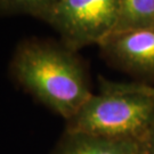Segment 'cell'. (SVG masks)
Instances as JSON below:
<instances>
[{
  "label": "cell",
  "mask_w": 154,
  "mask_h": 154,
  "mask_svg": "<svg viewBox=\"0 0 154 154\" xmlns=\"http://www.w3.org/2000/svg\"><path fill=\"white\" fill-rule=\"evenodd\" d=\"M11 71L28 93L65 121L94 94L86 64L62 42L24 41L14 54Z\"/></svg>",
  "instance_id": "1"
},
{
  "label": "cell",
  "mask_w": 154,
  "mask_h": 154,
  "mask_svg": "<svg viewBox=\"0 0 154 154\" xmlns=\"http://www.w3.org/2000/svg\"><path fill=\"white\" fill-rule=\"evenodd\" d=\"M154 125V96L99 78V93L66 121L65 130L145 143Z\"/></svg>",
  "instance_id": "2"
},
{
  "label": "cell",
  "mask_w": 154,
  "mask_h": 154,
  "mask_svg": "<svg viewBox=\"0 0 154 154\" xmlns=\"http://www.w3.org/2000/svg\"><path fill=\"white\" fill-rule=\"evenodd\" d=\"M121 0H58L34 17L49 24L61 42L78 51L110 37L120 14Z\"/></svg>",
  "instance_id": "3"
},
{
  "label": "cell",
  "mask_w": 154,
  "mask_h": 154,
  "mask_svg": "<svg viewBox=\"0 0 154 154\" xmlns=\"http://www.w3.org/2000/svg\"><path fill=\"white\" fill-rule=\"evenodd\" d=\"M98 47L111 65L138 79L154 80V30L113 33Z\"/></svg>",
  "instance_id": "4"
},
{
  "label": "cell",
  "mask_w": 154,
  "mask_h": 154,
  "mask_svg": "<svg viewBox=\"0 0 154 154\" xmlns=\"http://www.w3.org/2000/svg\"><path fill=\"white\" fill-rule=\"evenodd\" d=\"M143 149L138 140L65 130L51 154H143Z\"/></svg>",
  "instance_id": "5"
},
{
  "label": "cell",
  "mask_w": 154,
  "mask_h": 154,
  "mask_svg": "<svg viewBox=\"0 0 154 154\" xmlns=\"http://www.w3.org/2000/svg\"><path fill=\"white\" fill-rule=\"evenodd\" d=\"M139 29L154 30V0H121L119 20L112 34Z\"/></svg>",
  "instance_id": "6"
},
{
  "label": "cell",
  "mask_w": 154,
  "mask_h": 154,
  "mask_svg": "<svg viewBox=\"0 0 154 154\" xmlns=\"http://www.w3.org/2000/svg\"><path fill=\"white\" fill-rule=\"evenodd\" d=\"M58 0H0V14H29L34 16Z\"/></svg>",
  "instance_id": "7"
},
{
  "label": "cell",
  "mask_w": 154,
  "mask_h": 154,
  "mask_svg": "<svg viewBox=\"0 0 154 154\" xmlns=\"http://www.w3.org/2000/svg\"><path fill=\"white\" fill-rule=\"evenodd\" d=\"M143 154H154V125L151 128L147 138L144 143Z\"/></svg>",
  "instance_id": "8"
},
{
  "label": "cell",
  "mask_w": 154,
  "mask_h": 154,
  "mask_svg": "<svg viewBox=\"0 0 154 154\" xmlns=\"http://www.w3.org/2000/svg\"><path fill=\"white\" fill-rule=\"evenodd\" d=\"M131 85L134 88L139 90V91H142L144 94H147V95H151V96H154V87L149 85V83L131 82Z\"/></svg>",
  "instance_id": "9"
}]
</instances>
